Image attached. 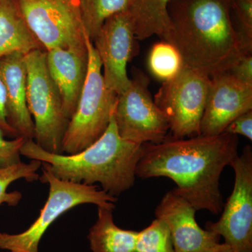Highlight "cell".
<instances>
[{"instance_id":"cell-1","label":"cell","mask_w":252,"mask_h":252,"mask_svg":"<svg viewBox=\"0 0 252 252\" xmlns=\"http://www.w3.org/2000/svg\"><path fill=\"white\" fill-rule=\"evenodd\" d=\"M238 135H198L190 139L167 136L160 144H143L136 167L141 179L165 177L177 185L172 191L196 211L220 215L223 207L220 180L223 168L238 156Z\"/></svg>"},{"instance_id":"cell-2","label":"cell","mask_w":252,"mask_h":252,"mask_svg":"<svg viewBox=\"0 0 252 252\" xmlns=\"http://www.w3.org/2000/svg\"><path fill=\"white\" fill-rule=\"evenodd\" d=\"M233 0H171L167 6L171 25L165 41L175 46L184 66L212 77L229 70L245 54L233 23Z\"/></svg>"},{"instance_id":"cell-3","label":"cell","mask_w":252,"mask_h":252,"mask_svg":"<svg viewBox=\"0 0 252 252\" xmlns=\"http://www.w3.org/2000/svg\"><path fill=\"white\" fill-rule=\"evenodd\" d=\"M143 144L124 140L118 133L114 115L103 135L81 152L72 155L49 153L34 140H26L21 154L41 162L57 178L76 183H99L106 193L117 197L130 189Z\"/></svg>"},{"instance_id":"cell-4","label":"cell","mask_w":252,"mask_h":252,"mask_svg":"<svg viewBox=\"0 0 252 252\" xmlns=\"http://www.w3.org/2000/svg\"><path fill=\"white\" fill-rule=\"evenodd\" d=\"M86 44L89 54L87 76L63 137L62 152L66 155L81 152L103 135L117 102L118 94L106 86L98 54L87 34Z\"/></svg>"},{"instance_id":"cell-5","label":"cell","mask_w":252,"mask_h":252,"mask_svg":"<svg viewBox=\"0 0 252 252\" xmlns=\"http://www.w3.org/2000/svg\"><path fill=\"white\" fill-rule=\"evenodd\" d=\"M41 182L49 185V194L39 217L27 230L18 234L0 232V249L9 251L39 252V244L50 225L61 215L82 204L115 208L117 197L94 185L63 180L42 167Z\"/></svg>"},{"instance_id":"cell-6","label":"cell","mask_w":252,"mask_h":252,"mask_svg":"<svg viewBox=\"0 0 252 252\" xmlns=\"http://www.w3.org/2000/svg\"><path fill=\"white\" fill-rule=\"evenodd\" d=\"M27 67V102L34 126V142L49 153L63 154V137L69 120L62 99L50 75L46 51L25 55Z\"/></svg>"},{"instance_id":"cell-7","label":"cell","mask_w":252,"mask_h":252,"mask_svg":"<svg viewBox=\"0 0 252 252\" xmlns=\"http://www.w3.org/2000/svg\"><path fill=\"white\" fill-rule=\"evenodd\" d=\"M210 84V77L206 74L185 66L175 77L164 81L154 101L166 118L170 137L200 135Z\"/></svg>"},{"instance_id":"cell-8","label":"cell","mask_w":252,"mask_h":252,"mask_svg":"<svg viewBox=\"0 0 252 252\" xmlns=\"http://www.w3.org/2000/svg\"><path fill=\"white\" fill-rule=\"evenodd\" d=\"M149 79L134 69L130 86L118 95L114 112L118 133L124 140L137 144H160L170 130L163 113L149 89Z\"/></svg>"},{"instance_id":"cell-9","label":"cell","mask_w":252,"mask_h":252,"mask_svg":"<svg viewBox=\"0 0 252 252\" xmlns=\"http://www.w3.org/2000/svg\"><path fill=\"white\" fill-rule=\"evenodd\" d=\"M28 27L46 51L85 48L77 0H16Z\"/></svg>"},{"instance_id":"cell-10","label":"cell","mask_w":252,"mask_h":252,"mask_svg":"<svg viewBox=\"0 0 252 252\" xmlns=\"http://www.w3.org/2000/svg\"><path fill=\"white\" fill-rule=\"evenodd\" d=\"M235 185L223 213L217 222H207L206 230L224 238L235 252H252V150L243 149L230 163Z\"/></svg>"},{"instance_id":"cell-11","label":"cell","mask_w":252,"mask_h":252,"mask_svg":"<svg viewBox=\"0 0 252 252\" xmlns=\"http://www.w3.org/2000/svg\"><path fill=\"white\" fill-rule=\"evenodd\" d=\"M137 39L130 14L126 11L106 20L93 41L103 67L106 86L118 95L130 86L127 66L138 51Z\"/></svg>"},{"instance_id":"cell-12","label":"cell","mask_w":252,"mask_h":252,"mask_svg":"<svg viewBox=\"0 0 252 252\" xmlns=\"http://www.w3.org/2000/svg\"><path fill=\"white\" fill-rule=\"evenodd\" d=\"M252 110V85L225 72L210 77L200 135H218L239 116Z\"/></svg>"},{"instance_id":"cell-13","label":"cell","mask_w":252,"mask_h":252,"mask_svg":"<svg viewBox=\"0 0 252 252\" xmlns=\"http://www.w3.org/2000/svg\"><path fill=\"white\" fill-rule=\"evenodd\" d=\"M195 212L188 201L172 190L156 209V217L164 220L170 229L175 252H205L220 243V235L199 226Z\"/></svg>"},{"instance_id":"cell-14","label":"cell","mask_w":252,"mask_h":252,"mask_svg":"<svg viewBox=\"0 0 252 252\" xmlns=\"http://www.w3.org/2000/svg\"><path fill=\"white\" fill-rule=\"evenodd\" d=\"M46 57L50 75L62 99L64 115L69 120L77 108L87 76V47L53 49L46 51Z\"/></svg>"},{"instance_id":"cell-15","label":"cell","mask_w":252,"mask_h":252,"mask_svg":"<svg viewBox=\"0 0 252 252\" xmlns=\"http://www.w3.org/2000/svg\"><path fill=\"white\" fill-rule=\"evenodd\" d=\"M0 77L7 96L9 125L26 140H34V126L28 107L27 67L25 54L15 52L0 58Z\"/></svg>"},{"instance_id":"cell-16","label":"cell","mask_w":252,"mask_h":252,"mask_svg":"<svg viewBox=\"0 0 252 252\" xmlns=\"http://www.w3.org/2000/svg\"><path fill=\"white\" fill-rule=\"evenodd\" d=\"M42 46L28 27L16 0H0V58L18 52L28 54Z\"/></svg>"},{"instance_id":"cell-17","label":"cell","mask_w":252,"mask_h":252,"mask_svg":"<svg viewBox=\"0 0 252 252\" xmlns=\"http://www.w3.org/2000/svg\"><path fill=\"white\" fill-rule=\"evenodd\" d=\"M113 209L97 207V219L89 230L88 240L92 252H134L138 232L115 224Z\"/></svg>"},{"instance_id":"cell-18","label":"cell","mask_w":252,"mask_h":252,"mask_svg":"<svg viewBox=\"0 0 252 252\" xmlns=\"http://www.w3.org/2000/svg\"><path fill=\"white\" fill-rule=\"evenodd\" d=\"M171 0H135L127 10L136 38L140 40L153 35L167 39L170 30L167 6Z\"/></svg>"},{"instance_id":"cell-19","label":"cell","mask_w":252,"mask_h":252,"mask_svg":"<svg viewBox=\"0 0 252 252\" xmlns=\"http://www.w3.org/2000/svg\"><path fill=\"white\" fill-rule=\"evenodd\" d=\"M135 0H77L87 36L94 41L102 25L111 16L130 9Z\"/></svg>"},{"instance_id":"cell-20","label":"cell","mask_w":252,"mask_h":252,"mask_svg":"<svg viewBox=\"0 0 252 252\" xmlns=\"http://www.w3.org/2000/svg\"><path fill=\"white\" fill-rule=\"evenodd\" d=\"M148 64L152 74L163 81L175 77L184 67L183 60L178 50L165 40L156 43L152 46Z\"/></svg>"},{"instance_id":"cell-21","label":"cell","mask_w":252,"mask_h":252,"mask_svg":"<svg viewBox=\"0 0 252 252\" xmlns=\"http://www.w3.org/2000/svg\"><path fill=\"white\" fill-rule=\"evenodd\" d=\"M41 166V162L32 160L30 163L20 162L11 166L0 169V205L6 203L9 206H16L22 198V194L16 190L7 192L9 185L21 179L28 182L39 180L37 171Z\"/></svg>"},{"instance_id":"cell-22","label":"cell","mask_w":252,"mask_h":252,"mask_svg":"<svg viewBox=\"0 0 252 252\" xmlns=\"http://www.w3.org/2000/svg\"><path fill=\"white\" fill-rule=\"evenodd\" d=\"M134 252H175L166 223L157 218L148 227L138 232Z\"/></svg>"},{"instance_id":"cell-23","label":"cell","mask_w":252,"mask_h":252,"mask_svg":"<svg viewBox=\"0 0 252 252\" xmlns=\"http://www.w3.org/2000/svg\"><path fill=\"white\" fill-rule=\"evenodd\" d=\"M231 11L239 35L247 49L252 51V0H233Z\"/></svg>"},{"instance_id":"cell-24","label":"cell","mask_w":252,"mask_h":252,"mask_svg":"<svg viewBox=\"0 0 252 252\" xmlns=\"http://www.w3.org/2000/svg\"><path fill=\"white\" fill-rule=\"evenodd\" d=\"M4 137V132L0 130V169L21 162V149L26 141L22 137L11 140H6Z\"/></svg>"},{"instance_id":"cell-25","label":"cell","mask_w":252,"mask_h":252,"mask_svg":"<svg viewBox=\"0 0 252 252\" xmlns=\"http://www.w3.org/2000/svg\"><path fill=\"white\" fill-rule=\"evenodd\" d=\"M227 72L244 84L252 85V54L244 55Z\"/></svg>"},{"instance_id":"cell-26","label":"cell","mask_w":252,"mask_h":252,"mask_svg":"<svg viewBox=\"0 0 252 252\" xmlns=\"http://www.w3.org/2000/svg\"><path fill=\"white\" fill-rule=\"evenodd\" d=\"M233 135L245 136L252 140V110L239 116L225 127L224 132Z\"/></svg>"},{"instance_id":"cell-27","label":"cell","mask_w":252,"mask_h":252,"mask_svg":"<svg viewBox=\"0 0 252 252\" xmlns=\"http://www.w3.org/2000/svg\"><path fill=\"white\" fill-rule=\"evenodd\" d=\"M0 130L5 136L18 137L17 134L9 125L7 119V96L4 83L0 77Z\"/></svg>"},{"instance_id":"cell-28","label":"cell","mask_w":252,"mask_h":252,"mask_svg":"<svg viewBox=\"0 0 252 252\" xmlns=\"http://www.w3.org/2000/svg\"><path fill=\"white\" fill-rule=\"evenodd\" d=\"M205 252H235L229 245L224 243H217L215 246L207 250Z\"/></svg>"},{"instance_id":"cell-29","label":"cell","mask_w":252,"mask_h":252,"mask_svg":"<svg viewBox=\"0 0 252 252\" xmlns=\"http://www.w3.org/2000/svg\"><path fill=\"white\" fill-rule=\"evenodd\" d=\"M10 252H26V251H11Z\"/></svg>"}]
</instances>
